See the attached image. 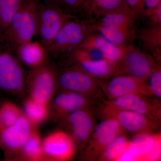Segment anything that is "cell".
<instances>
[{
	"label": "cell",
	"instance_id": "4fadbf2b",
	"mask_svg": "<svg viewBox=\"0 0 161 161\" xmlns=\"http://www.w3.org/2000/svg\"><path fill=\"white\" fill-rule=\"evenodd\" d=\"M44 152L49 161H67L78 150L75 140L67 131L56 130L43 138Z\"/></svg>",
	"mask_w": 161,
	"mask_h": 161
},
{
	"label": "cell",
	"instance_id": "3957f363",
	"mask_svg": "<svg viewBox=\"0 0 161 161\" xmlns=\"http://www.w3.org/2000/svg\"><path fill=\"white\" fill-rule=\"evenodd\" d=\"M31 70L26 80L29 97L39 102L50 104L58 87L57 72L46 64Z\"/></svg>",
	"mask_w": 161,
	"mask_h": 161
},
{
	"label": "cell",
	"instance_id": "ac0fdd59",
	"mask_svg": "<svg viewBox=\"0 0 161 161\" xmlns=\"http://www.w3.org/2000/svg\"><path fill=\"white\" fill-rule=\"evenodd\" d=\"M130 45L118 46L111 43L100 34L92 33L89 35L79 47L98 50L104 58L115 68L116 63L125 54Z\"/></svg>",
	"mask_w": 161,
	"mask_h": 161
},
{
	"label": "cell",
	"instance_id": "5bb4252c",
	"mask_svg": "<svg viewBox=\"0 0 161 161\" xmlns=\"http://www.w3.org/2000/svg\"><path fill=\"white\" fill-rule=\"evenodd\" d=\"M26 80L23 68L14 57L0 52V89L19 93L25 88Z\"/></svg>",
	"mask_w": 161,
	"mask_h": 161
},
{
	"label": "cell",
	"instance_id": "ba28073f",
	"mask_svg": "<svg viewBox=\"0 0 161 161\" xmlns=\"http://www.w3.org/2000/svg\"><path fill=\"white\" fill-rule=\"evenodd\" d=\"M156 64L153 56L130 45L115 64L112 77L128 75L147 80Z\"/></svg>",
	"mask_w": 161,
	"mask_h": 161
},
{
	"label": "cell",
	"instance_id": "2e32d148",
	"mask_svg": "<svg viewBox=\"0 0 161 161\" xmlns=\"http://www.w3.org/2000/svg\"><path fill=\"white\" fill-rule=\"evenodd\" d=\"M93 98L65 90L56 93L51 101V111L58 120H62L72 112L82 108H91L94 106Z\"/></svg>",
	"mask_w": 161,
	"mask_h": 161
},
{
	"label": "cell",
	"instance_id": "4dcf8cb0",
	"mask_svg": "<svg viewBox=\"0 0 161 161\" xmlns=\"http://www.w3.org/2000/svg\"><path fill=\"white\" fill-rule=\"evenodd\" d=\"M147 17L150 19L152 26H157L161 24V3L150 11Z\"/></svg>",
	"mask_w": 161,
	"mask_h": 161
},
{
	"label": "cell",
	"instance_id": "f546056e",
	"mask_svg": "<svg viewBox=\"0 0 161 161\" xmlns=\"http://www.w3.org/2000/svg\"><path fill=\"white\" fill-rule=\"evenodd\" d=\"M134 19L145 17L144 0H125Z\"/></svg>",
	"mask_w": 161,
	"mask_h": 161
},
{
	"label": "cell",
	"instance_id": "8fae6325",
	"mask_svg": "<svg viewBox=\"0 0 161 161\" xmlns=\"http://www.w3.org/2000/svg\"><path fill=\"white\" fill-rule=\"evenodd\" d=\"M71 135L78 150L85 147L97 123L91 108H82L72 112L60 120Z\"/></svg>",
	"mask_w": 161,
	"mask_h": 161
},
{
	"label": "cell",
	"instance_id": "4316f807",
	"mask_svg": "<svg viewBox=\"0 0 161 161\" xmlns=\"http://www.w3.org/2000/svg\"><path fill=\"white\" fill-rule=\"evenodd\" d=\"M23 114V110L14 103H3L0 106V132L14 125Z\"/></svg>",
	"mask_w": 161,
	"mask_h": 161
},
{
	"label": "cell",
	"instance_id": "836d02e7",
	"mask_svg": "<svg viewBox=\"0 0 161 161\" xmlns=\"http://www.w3.org/2000/svg\"><path fill=\"white\" fill-rule=\"evenodd\" d=\"M0 149H1V146H0Z\"/></svg>",
	"mask_w": 161,
	"mask_h": 161
},
{
	"label": "cell",
	"instance_id": "9a60e30c",
	"mask_svg": "<svg viewBox=\"0 0 161 161\" xmlns=\"http://www.w3.org/2000/svg\"><path fill=\"white\" fill-rule=\"evenodd\" d=\"M152 97L131 94L112 100L110 103L121 108L132 111L159 122L161 119V105L159 99Z\"/></svg>",
	"mask_w": 161,
	"mask_h": 161
},
{
	"label": "cell",
	"instance_id": "603a6c76",
	"mask_svg": "<svg viewBox=\"0 0 161 161\" xmlns=\"http://www.w3.org/2000/svg\"><path fill=\"white\" fill-rule=\"evenodd\" d=\"M93 29L107 40L118 46H127L135 36V31L100 26L93 23Z\"/></svg>",
	"mask_w": 161,
	"mask_h": 161
},
{
	"label": "cell",
	"instance_id": "8992f818",
	"mask_svg": "<svg viewBox=\"0 0 161 161\" xmlns=\"http://www.w3.org/2000/svg\"><path fill=\"white\" fill-rule=\"evenodd\" d=\"M93 31L92 23L72 18L63 25L47 51L58 54L72 51L79 47Z\"/></svg>",
	"mask_w": 161,
	"mask_h": 161
},
{
	"label": "cell",
	"instance_id": "cb8c5ba5",
	"mask_svg": "<svg viewBox=\"0 0 161 161\" xmlns=\"http://www.w3.org/2000/svg\"><path fill=\"white\" fill-rule=\"evenodd\" d=\"M98 18V22L95 24L100 26L134 31L135 19L129 13L114 12L104 14Z\"/></svg>",
	"mask_w": 161,
	"mask_h": 161
},
{
	"label": "cell",
	"instance_id": "e575fe53",
	"mask_svg": "<svg viewBox=\"0 0 161 161\" xmlns=\"http://www.w3.org/2000/svg\"><path fill=\"white\" fill-rule=\"evenodd\" d=\"M1 49H0V52H1Z\"/></svg>",
	"mask_w": 161,
	"mask_h": 161
},
{
	"label": "cell",
	"instance_id": "5b68a950",
	"mask_svg": "<svg viewBox=\"0 0 161 161\" xmlns=\"http://www.w3.org/2000/svg\"><path fill=\"white\" fill-rule=\"evenodd\" d=\"M72 18L54 4L40 5L38 3L37 34L46 49L53 43L63 25Z\"/></svg>",
	"mask_w": 161,
	"mask_h": 161
},
{
	"label": "cell",
	"instance_id": "9c48e42d",
	"mask_svg": "<svg viewBox=\"0 0 161 161\" xmlns=\"http://www.w3.org/2000/svg\"><path fill=\"white\" fill-rule=\"evenodd\" d=\"M58 86L61 90L94 98L102 92L99 79L75 66L58 75Z\"/></svg>",
	"mask_w": 161,
	"mask_h": 161
},
{
	"label": "cell",
	"instance_id": "7402d4cb",
	"mask_svg": "<svg viewBox=\"0 0 161 161\" xmlns=\"http://www.w3.org/2000/svg\"><path fill=\"white\" fill-rule=\"evenodd\" d=\"M23 111L29 121L35 126L38 127L49 117L51 109L50 105L39 102L28 97L23 104Z\"/></svg>",
	"mask_w": 161,
	"mask_h": 161
},
{
	"label": "cell",
	"instance_id": "277c9868",
	"mask_svg": "<svg viewBox=\"0 0 161 161\" xmlns=\"http://www.w3.org/2000/svg\"><path fill=\"white\" fill-rule=\"evenodd\" d=\"M124 133L125 132L115 119H102L82 149L80 159L86 161L97 160L112 141Z\"/></svg>",
	"mask_w": 161,
	"mask_h": 161
},
{
	"label": "cell",
	"instance_id": "83f0119b",
	"mask_svg": "<svg viewBox=\"0 0 161 161\" xmlns=\"http://www.w3.org/2000/svg\"><path fill=\"white\" fill-rule=\"evenodd\" d=\"M161 25L152 26L141 32L140 37L146 48L154 52L155 58H159L161 45Z\"/></svg>",
	"mask_w": 161,
	"mask_h": 161
},
{
	"label": "cell",
	"instance_id": "7c38bea8",
	"mask_svg": "<svg viewBox=\"0 0 161 161\" xmlns=\"http://www.w3.org/2000/svg\"><path fill=\"white\" fill-rule=\"evenodd\" d=\"M102 92L112 100L125 95L136 94L153 97L146 79L128 75L113 76L108 81L100 80Z\"/></svg>",
	"mask_w": 161,
	"mask_h": 161
},
{
	"label": "cell",
	"instance_id": "f1b7e54d",
	"mask_svg": "<svg viewBox=\"0 0 161 161\" xmlns=\"http://www.w3.org/2000/svg\"><path fill=\"white\" fill-rule=\"evenodd\" d=\"M153 97L161 98V68L160 63H156L147 79Z\"/></svg>",
	"mask_w": 161,
	"mask_h": 161
},
{
	"label": "cell",
	"instance_id": "44dd1931",
	"mask_svg": "<svg viewBox=\"0 0 161 161\" xmlns=\"http://www.w3.org/2000/svg\"><path fill=\"white\" fill-rule=\"evenodd\" d=\"M81 9L87 14L97 17L114 12L129 13L132 15L125 0H85Z\"/></svg>",
	"mask_w": 161,
	"mask_h": 161
},
{
	"label": "cell",
	"instance_id": "d6986e66",
	"mask_svg": "<svg viewBox=\"0 0 161 161\" xmlns=\"http://www.w3.org/2000/svg\"><path fill=\"white\" fill-rule=\"evenodd\" d=\"M16 50L20 60L31 69L46 64L47 51L40 42L32 40L18 47Z\"/></svg>",
	"mask_w": 161,
	"mask_h": 161
},
{
	"label": "cell",
	"instance_id": "52a82bcc",
	"mask_svg": "<svg viewBox=\"0 0 161 161\" xmlns=\"http://www.w3.org/2000/svg\"><path fill=\"white\" fill-rule=\"evenodd\" d=\"M161 159V135L159 132L133 136L119 161H158Z\"/></svg>",
	"mask_w": 161,
	"mask_h": 161
},
{
	"label": "cell",
	"instance_id": "d4e9b609",
	"mask_svg": "<svg viewBox=\"0 0 161 161\" xmlns=\"http://www.w3.org/2000/svg\"><path fill=\"white\" fill-rule=\"evenodd\" d=\"M130 141L125 133L119 136L107 147L97 160L119 161L126 150Z\"/></svg>",
	"mask_w": 161,
	"mask_h": 161
},
{
	"label": "cell",
	"instance_id": "1f68e13d",
	"mask_svg": "<svg viewBox=\"0 0 161 161\" xmlns=\"http://www.w3.org/2000/svg\"><path fill=\"white\" fill-rule=\"evenodd\" d=\"M60 3L69 9H81L85 0H59Z\"/></svg>",
	"mask_w": 161,
	"mask_h": 161
},
{
	"label": "cell",
	"instance_id": "ffe728a7",
	"mask_svg": "<svg viewBox=\"0 0 161 161\" xmlns=\"http://www.w3.org/2000/svg\"><path fill=\"white\" fill-rule=\"evenodd\" d=\"M25 161H49L44 152L43 138L37 128L30 136L13 160Z\"/></svg>",
	"mask_w": 161,
	"mask_h": 161
},
{
	"label": "cell",
	"instance_id": "484cf974",
	"mask_svg": "<svg viewBox=\"0 0 161 161\" xmlns=\"http://www.w3.org/2000/svg\"><path fill=\"white\" fill-rule=\"evenodd\" d=\"M23 0H0V33L4 34L10 26Z\"/></svg>",
	"mask_w": 161,
	"mask_h": 161
},
{
	"label": "cell",
	"instance_id": "30bf717a",
	"mask_svg": "<svg viewBox=\"0 0 161 161\" xmlns=\"http://www.w3.org/2000/svg\"><path fill=\"white\" fill-rule=\"evenodd\" d=\"M36 128L23 114L14 125L0 132V146L6 159H12Z\"/></svg>",
	"mask_w": 161,
	"mask_h": 161
},
{
	"label": "cell",
	"instance_id": "e0dca14e",
	"mask_svg": "<svg viewBox=\"0 0 161 161\" xmlns=\"http://www.w3.org/2000/svg\"><path fill=\"white\" fill-rule=\"evenodd\" d=\"M75 67L98 79H106L112 76L114 67L105 59L92 60L86 56L83 48L78 47L71 52Z\"/></svg>",
	"mask_w": 161,
	"mask_h": 161
},
{
	"label": "cell",
	"instance_id": "6da1fadb",
	"mask_svg": "<svg viewBox=\"0 0 161 161\" xmlns=\"http://www.w3.org/2000/svg\"><path fill=\"white\" fill-rule=\"evenodd\" d=\"M37 2L23 0L4 35L9 44L16 49L23 43L32 40L37 35Z\"/></svg>",
	"mask_w": 161,
	"mask_h": 161
},
{
	"label": "cell",
	"instance_id": "7a4b0ae2",
	"mask_svg": "<svg viewBox=\"0 0 161 161\" xmlns=\"http://www.w3.org/2000/svg\"><path fill=\"white\" fill-rule=\"evenodd\" d=\"M95 109L101 119H115L124 132L133 136L157 132L159 128V122L130 110L115 106L107 100L103 101Z\"/></svg>",
	"mask_w": 161,
	"mask_h": 161
},
{
	"label": "cell",
	"instance_id": "d6a6232c",
	"mask_svg": "<svg viewBox=\"0 0 161 161\" xmlns=\"http://www.w3.org/2000/svg\"><path fill=\"white\" fill-rule=\"evenodd\" d=\"M146 17L148 15L153 8L161 3V0H144Z\"/></svg>",
	"mask_w": 161,
	"mask_h": 161
}]
</instances>
